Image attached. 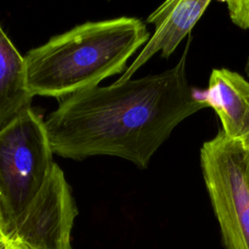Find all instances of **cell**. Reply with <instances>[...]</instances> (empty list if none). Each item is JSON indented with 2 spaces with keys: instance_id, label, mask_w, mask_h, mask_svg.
<instances>
[{
  "instance_id": "cell-1",
  "label": "cell",
  "mask_w": 249,
  "mask_h": 249,
  "mask_svg": "<svg viewBox=\"0 0 249 249\" xmlns=\"http://www.w3.org/2000/svg\"><path fill=\"white\" fill-rule=\"evenodd\" d=\"M191 41L189 36L170 69L95 86L61 99L45 121L53 154L72 160L114 156L146 168L175 126L207 107L186 74Z\"/></svg>"
},
{
  "instance_id": "cell-2",
  "label": "cell",
  "mask_w": 249,
  "mask_h": 249,
  "mask_svg": "<svg viewBox=\"0 0 249 249\" xmlns=\"http://www.w3.org/2000/svg\"><path fill=\"white\" fill-rule=\"evenodd\" d=\"M133 17L87 21L31 49L24 57L32 96L63 99L125 71L128 58L150 39Z\"/></svg>"
},
{
  "instance_id": "cell-3",
  "label": "cell",
  "mask_w": 249,
  "mask_h": 249,
  "mask_svg": "<svg viewBox=\"0 0 249 249\" xmlns=\"http://www.w3.org/2000/svg\"><path fill=\"white\" fill-rule=\"evenodd\" d=\"M45 121L31 107L0 132V209L4 240L34 200L53 166Z\"/></svg>"
},
{
  "instance_id": "cell-4",
  "label": "cell",
  "mask_w": 249,
  "mask_h": 249,
  "mask_svg": "<svg viewBox=\"0 0 249 249\" xmlns=\"http://www.w3.org/2000/svg\"><path fill=\"white\" fill-rule=\"evenodd\" d=\"M200 165L225 249H249V151L220 129L200 149Z\"/></svg>"
},
{
  "instance_id": "cell-5",
  "label": "cell",
  "mask_w": 249,
  "mask_h": 249,
  "mask_svg": "<svg viewBox=\"0 0 249 249\" xmlns=\"http://www.w3.org/2000/svg\"><path fill=\"white\" fill-rule=\"evenodd\" d=\"M77 214L70 186L54 163L43 188L5 240L21 242L29 249H71Z\"/></svg>"
},
{
  "instance_id": "cell-6",
  "label": "cell",
  "mask_w": 249,
  "mask_h": 249,
  "mask_svg": "<svg viewBox=\"0 0 249 249\" xmlns=\"http://www.w3.org/2000/svg\"><path fill=\"white\" fill-rule=\"evenodd\" d=\"M210 3L209 0H168L159 6L146 20L155 25L153 36L116 83L131 79L159 52L162 57H169L182 40L191 33Z\"/></svg>"
},
{
  "instance_id": "cell-7",
  "label": "cell",
  "mask_w": 249,
  "mask_h": 249,
  "mask_svg": "<svg viewBox=\"0 0 249 249\" xmlns=\"http://www.w3.org/2000/svg\"><path fill=\"white\" fill-rule=\"evenodd\" d=\"M217 114L225 135L249 150V81L227 68H214L207 89L197 94Z\"/></svg>"
},
{
  "instance_id": "cell-8",
  "label": "cell",
  "mask_w": 249,
  "mask_h": 249,
  "mask_svg": "<svg viewBox=\"0 0 249 249\" xmlns=\"http://www.w3.org/2000/svg\"><path fill=\"white\" fill-rule=\"evenodd\" d=\"M24 57L0 25V132L30 108Z\"/></svg>"
},
{
  "instance_id": "cell-9",
  "label": "cell",
  "mask_w": 249,
  "mask_h": 249,
  "mask_svg": "<svg viewBox=\"0 0 249 249\" xmlns=\"http://www.w3.org/2000/svg\"><path fill=\"white\" fill-rule=\"evenodd\" d=\"M231 21L242 29H249V0L226 1Z\"/></svg>"
},
{
  "instance_id": "cell-10",
  "label": "cell",
  "mask_w": 249,
  "mask_h": 249,
  "mask_svg": "<svg viewBox=\"0 0 249 249\" xmlns=\"http://www.w3.org/2000/svg\"><path fill=\"white\" fill-rule=\"evenodd\" d=\"M1 249H29L21 242L14 240H4L1 244Z\"/></svg>"
},
{
  "instance_id": "cell-11",
  "label": "cell",
  "mask_w": 249,
  "mask_h": 249,
  "mask_svg": "<svg viewBox=\"0 0 249 249\" xmlns=\"http://www.w3.org/2000/svg\"><path fill=\"white\" fill-rule=\"evenodd\" d=\"M4 241V235H3V221H2V214L0 209V244Z\"/></svg>"
},
{
  "instance_id": "cell-12",
  "label": "cell",
  "mask_w": 249,
  "mask_h": 249,
  "mask_svg": "<svg viewBox=\"0 0 249 249\" xmlns=\"http://www.w3.org/2000/svg\"><path fill=\"white\" fill-rule=\"evenodd\" d=\"M245 71H246V74H247V76L249 77V55H248V58H247V62H246V65H245Z\"/></svg>"
},
{
  "instance_id": "cell-13",
  "label": "cell",
  "mask_w": 249,
  "mask_h": 249,
  "mask_svg": "<svg viewBox=\"0 0 249 249\" xmlns=\"http://www.w3.org/2000/svg\"><path fill=\"white\" fill-rule=\"evenodd\" d=\"M2 244V243H1ZM1 244H0V249H1Z\"/></svg>"
},
{
  "instance_id": "cell-14",
  "label": "cell",
  "mask_w": 249,
  "mask_h": 249,
  "mask_svg": "<svg viewBox=\"0 0 249 249\" xmlns=\"http://www.w3.org/2000/svg\"><path fill=\"white\" fill-rule=\"evenodd\" d=\"M248 151H249V150H248Z\"/></svg>"
}]
</instances>
